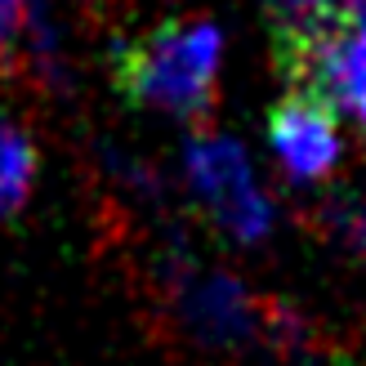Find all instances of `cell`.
<instances>
[{"label":"cell","instance_id":"6da1fadb","mask_svg":"<svg viewBox=\"0 0 366 366\" xmlns=\"http://www.w3.org/2000/svg\"><path fill=\"white\" fill-rule=\"evenodd\" d=\"M224 36L214 23H170L117 49V89L139 107L197 117L214 99Z\"/></svg>","mask_w":366,"mask_h":366},{"label":"cell","instance_id":"7a4b0ae2","mask_svg":"<svg viewBox=\"0 0 366 366\" xmlns=\"http://www.w3.org/2000/svg\"><path fill=\"white\" fill-rule=\"evenodd\" d=\"M183 161H188V183L197 201L214 214L224 232H232L237 242H259L272 228V206L250 174L242 143L224 134H197Z\"/></svg>","mask_w":366,"mask_h":366},{"label":"cell","instance_id":"3957f363","mask_svg":"<svg viewBox=\"0 0 366 366\" xmlns=\"http://www.w3.org/2000/svg\"><path fill=\"white\" fill-rule=\"evenodd\" d=\"M282 49L290 71H295L300 94L322 99L331 112L344 107L366 130V45L357 36L326 27L313 36H300V41H282Z\"/></svg>","mask_w":366,"mask_h":366},{"label":"cell","instance_id":"277c9868","mask_svg":"<svg viewBox=\"0 0 366 366\" xmlns=\"http://www.w3.org/2000/svg\"><path fill=\"white\" fill-rule=\"evenodd\" d=\"M268 143L277 161L295 179H322L340 161V125L335 112L313 94H290L268 117Z\"/></svg>","mask_w":366,"mask_h":366},{"label":"cell","instance_id":"5b68a950","mask_svg":"<svg viewBox=\"0 0 366 366\" xmlns=\"http://www.w3.org/2000/svg\"><path fill=\"white\" fill-rule=\"evenodd\" d=\"M188 313H192V322H197L201 335L232 340V335H242L246 322H250V300L228 277H214V282H206L201 290H192V295H188Z\"/></svg>","mask_w":366,"mask_h":366},{"label":"cell","instance_id":"8992f818","mask_svg":"<svg viewBox=\"0 0 366 366\" xmlns=\"http://www.w3.org/2000/svg\"><path fill=\"white\" fill-rule=\"evenodd\" d=\"M36 179V148L14 121H0V219L27 201Z\"/></svg>","mask_w":366,"mask_h":366},{"label":"cell","instance_id":"52a82bcc","mask_svg":"<svg viewBox=\"0 0 366 366\" xmlns=\"http://www.w3.org/2000/svg\"><path fill=\"white\" fill-rule=\"evenodd\" d=\"M268 5L282 18L286 41H300V36L335 27V0H268Z\"/></svg>","mask_w":366,"mask_h":366},{"label":"cell","instance_id":"ba28073f","mask_svg":"<svg viewBox=\"0 0 366 366\" xmlns=\"http://www.w3.org/2000/svg\"><path fill=\"white\" fill-rule=\"evenodd\" d=\"M36 23V0H0V54Z\"/></svg>","mask_w":366,"mask_h":366},{"label":"cell","instance_id":"9c48e42d","mask_svg":"<svg viewBox=\"0 0 366 366\" xmlns=\"http://www.w3.org/2000/svg\"><path fill=\"white\" fill-rule=\"evenodd\" d=\"M335 23L366 45V0H335Z\"/></svg>","mask_w":366,"mask_h":366},{"label":"cell","instance_id":"30bf717a","mask_svg":"<svg viewBox=\"0 0 366 366\" xmlns=\"http://www.w3.org/2000/svg\"><path fill=\"white\" fill-rule=\"evenodd\" d=\"M340 232L349 237V242H357L366 250V210L362 206H349V210H340Z\"/></svg>","mask_w":366,"mask_h":366}]
</instances>
